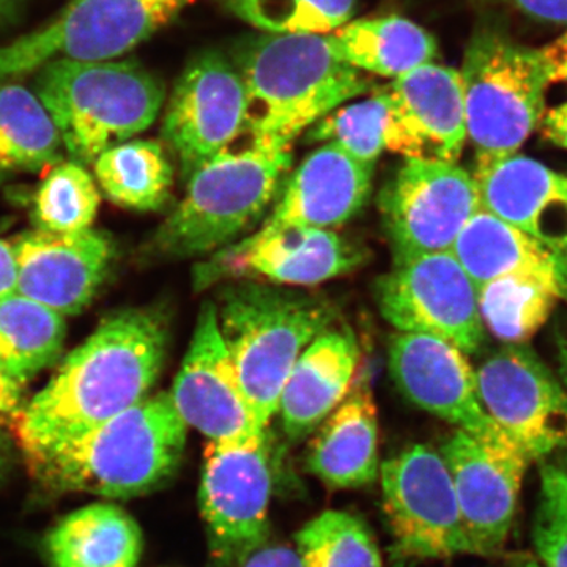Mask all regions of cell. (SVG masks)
I'll use <instances>...</instances> for the list:
<instances>
[{"instance_id": "cell-1", "label": "cell", "mask_w": 567, "mask_h": 567, "mask_svg": "<svg viewBox=\"0 0 567 567\" xmlns=\"http://www.w3.org/2000/svg\"><path fill=\"white\" fill-rule=\"evenodd\" d=\"M167 342L164 317L153 309L106 317L21 410L17 434L29 462L144 401L162 372Z\"/></svg>"}, {"instance_id": "cell-2", "label": "cell", "mask_w": 567, "mask_h": 567, "mask_svg": "<svg viewBox=\"0 0 567 567\" xmlns=\"http://www.w3.org/2000/svg\"><path fill=\"white\" fill-rule=\"evenodd\" d=\"M234 65L246 92L244 132L275 147H292L301 133L372 85L336 58L327 35L264 33L240 44Z\"/></svg>"}, {"instance_id": "cell-3", "label": "cell", "mask_w": 567, "mask_h": 567, "mask_svg": "<svg viewBox=\"0 0 567 567\" xmlns=\"http://www.w3.org/2000/svg\"><path fill=\"white\" fill-rule=\"evenodd\" d=\"M186 434L173 395L159 393L29 464L51 491L133 498L174 476Z\"/></svg>"}, {"instance_id": "cell-4", "label": "cell", "mask_w": 567, "mask_h": 567, "mask_svg": "<svg viewBox=\"0 0 567 567\" xmlns=\"http://www.w3.org/2000/svg\"><path fill=\"white\" fill-rule=\"evenodd\" d=\"M292 147H275L245 132L197 167L185 196L153 238L166 257L221 251L262 219L292 167Z\"/></svg>"}, {"instance_id": "cell-5", "label": "cell", "mask_w": 567, "mask_h": 567, "mask_svg": "<svg viewBox=\"0 0 567 567\" xmlns=\"http://www.w3.org/2000/svg\"><path fill=\"white\" fill-rule=\"evenodd\" d=\"M219 331L246 399L268 429L298 357L334 322L315 295L244 282L219 295Z\"/></svg>"}, {"instance_id": "cell-6", "label": "cell", "mask_w": 567, "mask_h": 567, "mask_svg": "<svg viewBox=\"0 0 567 567\" xmlns=\"http://www.w3.org/2000/svg\"><path fill=\"white\" fill-rule=\"evenodd\" d=\"M33 85L80 164H93L106 148L145 132L164 103L162 82L136 61L61 59L41 66Z\"/></svg>"}, {"instance_id": "cell-7", "label": "cell", "mask_w": 567, "mask_h": 567, "mask_svg": "<svg viewBox=\"0 0 567 567\" xmlns=\"http://www.w3.org/2000/svg\"><path fill=\"white\" fill-rule=\"evenodd\" d=\"M458 73L476 164L520 151L546 112L550 82L539 50L483 29L470 40Z\"/></svg>"}, {"instance_id": "cell-8", "label": "cell", "mask_w": 567, "mask_h": 567, "mask_svg": "<svg viewBox=\"0 0 567 567\" xmlns=\"http://www.w3.org/2000/svg\"><path fill=\"white\" fill-rule=\"evenodd\" d=\"M185 0H71L61 14L0 47V82L47 63L114 61L177 17Z\"/></svg>"}, {"instance_id": "cell-9", "label": "cell", "mask_w": 567, "mask_h": 567, "mask_svg": "<svg viewBox=\"0 0 567 567\" xmlns=\"http://www.w3.org/2000/svg\"><path fill=\"white\" fill-rule=\"evenodd\" d=\"M394 264L450 252L481 208L472 173L453 163L405 159L379 199Z\"/></svg>"}, {"instance_id": "cell-10", "label": "cell", "mask_w": 567, "mask_h": 567, "mask_svg": "<svg viewBox=\"0 0 567 567\" xmlns=\"http://www.w3.org/2000/svg\"><path fill=\"white\" fill-rule=\"evenodd\" d=\"M383 509L404 559L475 555L453 477L445 458L432 447L413 445L380 466Z\"/></svg>"}, {"instance_id": "cell-11", "label": "cell", "mask_w": 567, "mask_h": 567, "mask_svg": "<svg viewBox=\"0 0 567 567\" xmlns=\"http://www.w3.org/2000/svg\"><path fill=\"white\" fill-rule=\"evenodd\" d=\"M375 297L380 315L401 333L435 336L465 354L486 342L475 284L451 251L394 264L377 281Z\"/></svg>"}, {"instance_id": "cell-12", "label": "cell", "mask_w": 567, "mask_h": 567, "mask_svg": "<svg viewBox=\"0 0 567 567\" xmlns=\"http://www.w3.org/2000/svg\"><path fill=\"white\" fill-rule=\"evenodd\" d=\"M476 383L487 415L533 461L567 450V390L528 347L496 350Z\"/></svg>"}, {"instance_id": "cell-13", "label": "cell", "mask_w": 567, "mask_h": 567, "mask_svg": "<svg viewBox=\"0 0 567 567\" xmlns=\"http://www.w3.org/2000/svg\"><path fill=\"white\" fill-rule=\"evenodd\" d=\"M171 395L186 425L197 429L213 445H256L267 436V427L246 399L224 344L218 308L213 301H205L200 308Z\"/></svg>"}, {"instance_id": "cell-14", "label": "cell", "mask_w": 567, "mask_h": 567, "mask_svg": "<svg viewBox=\"0 0 567 567\" xmlns=\"http://www.w3.org/2000/svg\"><path fill=\"white\" fill-rule=\"evenodd\" d=\"M244 81L221 52L197 54L175 82L163 121V140L183 178L221 153L245 130Z\"/></svg>"}, {"instance_id": "cell-15", "label": "cell", "mask_w": 567, "mask_h": 567, "mask_svg": "<svg viewBox=\"0 0 567 567\" xmlns=\"http://www.w3.org/2000/svg\"><path fill=\"white\" fill-rule=\"evenodd\" d=\"M458 509L475 555L505 546L533 458L513 440H483L456 431L442 447Z\"/></svg>"}, {"instance_id": "cell-16", "label": "cell", "mask_w": 567, "mask_h": 567, "mask_svg": "<svg viewBox=\"0 0 567 567\" xmlns=\"http://www.w3.org/2000/svg\"><path fill=\"white\" fill-rule=\"evenodd\" d=\"M271 483L267 436L248 446L208 443L199 499L213 557L234 561L267 540Z\"/></svg>"}, {"instance_id": "cell-17", "label": "cell", "mask_w": 567, "mask_h": 567, "mask_svg": "<svg viewBox=\"0 0 567 567\" xmlns=\"http://www.w3.org/2000/svg\"><path fill=\"white\" fill-rule=\"evenodd\" d=\"M365 251L331 229L260 227L238 244L213 254L196 274L197 287L223 276H257L278 286H317L352 274Z\"/></svg>"}, {"instance_id": "cell-18", "label": "cell", "mask_w": 567, "mask_h": 567, "mask_svg": "<svg viewBox=\"0 0 567 567\" xmlns=\"http://www.w3.org/2000/svg\"><path fill=\"white\" fill-rule=\"evenodd\" d=\"M388 368L412 404L477 439L511 440L481 404L476 371L465 353L445 339L399 331L391 338Z\"/></svg>"}, {"instance_id": "cell-19", "label": "cell", "mask_w": 567, "mask_h": 567, "mask_svg": "<svg viewBox=\"0 0 567 567\" xmlns=\"http://www.w3.org/2000/svg\"><path fill=\"white\" fill-rule=\"evenodd\" d=\"M17 293L61 316L78 315L106 278L114 248L100 230L22 234L13 244Z\"/></svg>"}, {"instance_id": "cell-20", "label": "cell", "mask_w": 567, "mask_h": 567, "mask_svg": "<svg viewBox=\"0 0 567 567\" xmlns=\"http://www.w3.org/2000/svg\"><path fill=\"white\" fill-rule=\"evenodd\" d=\"M388 91L401 155L405 159L456 164L468 140L458 70L425 63L394 80Z\"/></svg>"}, {"instance_id": "cell-21", "label": "cell", "mask_w": 567, "mask_h": 567, "mask_svg": "<svg viewBox=\"0 0 567 567\" xmlns=\"http://www.w3.org/2000/svg\"><path fill=\"white\" fill-rule=\"evenodd\" d=\"M372 181L374 166L358 162L339 145L323 144L290 175L262 226L333 230L363 210Z\"/></svg>"}, {"instance_id": "cell-22", "label": "cell", "mask_w": 567, "mask_h": 567, "mask_svg": "<svg viewBox=\"0 0 567 567\" xmlns=\"http://www.w3.org/2000/svg\"><path fill=\"white\" fill-rule=\"evenodd\" d=\"M473 177L483 210L544 244L567 248L550 227L555 213L567 218V175L514 153L476 164Z\"/></svg>"}, {"instance_id": "cell-23", "label": "cell", "mask_w": 567, "mask_h": 567, "mask_svg": "<svg viewBox=\"0 0 567 567\" xmlns=\"http://www.w3.org/2000/svg\"><path fill=\"white\" fill-rule=\"evenodd\" d=\"M352 331L327 330L298 357L279 401L284 432L298 440L312 434L349 394L360 364Z\"/></svg>"}, {"instance_id": "cell-24", "label": "cell", "mask_w": 567, "mask_h": 567, "mask_svg": "<svg viewBox=\"0 0 567 567\" xmlns=\"http://www.w3.org/2000/svg\"><path fill=\"white\" fill-rule=\"evenodd\" d=\"M451 254L475 284L506 276L550 284L567 300V248L529 237L480 208L458 234Z\"/></svg>"}, {"instance_id": "cell-25", "label": "cell", "mask_w": 567, "mask_h": 567, "mask_svg": "<svg viewBox=\"0 0 567 567\" xmlns=\"http://www.w3.org/2000/svg\"><path fill=\"white\" fill-rule=\"evenodd\" d=\"M308 468L327 486H369L379 476V421L368 388H358L317 427Z\"/></svg>"}, {"instance_id": "cell-26", "label": "cell", "mask_w": 567, "mask_h": 567, "mask_svg": "<svg viewBox=\"0 0 567 567\" xmlns=\"http://www.w3.org/2000/svg\"><path fill=\"white\" fill-rule=\"evenodd\" d=\"M142 548L137 522L111 503L73 511L44 537L51 567H137Z\"/></svg>"}, {"instance_id": "cell-27", "label": "cell", "mask_w": 567, "mask_h": 567, "mask_svg": "<svg viewBox=\"0 0 567 567\" xmlns=\"http://www.w3.org/2000/svg\"><path fill=\"white\" fill-rule=\"evenodd\" d=\"M327 39L339 61L394 80L431 63L436 55L434 37L399 17L349 21Z\"/></svg>"}, {"instance_id": "cell-28", "label": "cell", "mask_w": 567, "mask_h": 567, "mask_svg": "<svg viewBox=\"0 0 567 567\" xmlns=\"http://www.w3.org/2000/svg\"><path fill=\"white\" fill-rule=\"evenodd\" d=\"M93 171L107 199L123 208L159 210L173 193L174 166L156 141L112 145L93 162Z\"/></svg>"}, {"instance_id": "cell-29", "label": "cell", "mask_w": 567, "mask_h": 567, "mask_svg": "<svg viewBox=\"0 0 567 567\" xmlns=\"http://www.w3.org/2000/svg\"><path fill=\"white\" fill-rule=\"evenodd\" d=\"M65 322L20 293L0 300V369L24 386L62 352Z\"/></svg>"}, {"instance_id": "cell-30", "label": "cell", "mask_w": 567, "mask_h": 567, "mask_svg": "<svg viewBox=\"0 0 567 567\" xmlns=\"http://www.w3.org/2000/svg\"><path fill=\"white\" fill-rule=\"evenodd\" d=\"M62 140L35 92L0 82V171H39L61 162Z\"/></svg>"}, {"instance_id": "cell-31", "label": "cell", "mask_w": 567, "mask_h": 567, "mask_svg": "<svg viewBox=\"0 0 567 567\" xmlns=\"http://www.w3.org/2000/svg\"><path fill=\"white\" fill-rule=\"evenodd\" d=\"M308 142L336 144L360 163L375 166L383 152L401 155L390 91L336 107L309 128Z\"/></svg>"}, {"instance_id": "cell-32", "label": "cell", "mask_w": 567, "mask_h": 567, "mask_svg": "<svg viewBox=\"0 0 567 567\" xmlns=\"http://www.w3.org/2000/svg\"><path fill=\"white\" fill-rule=\"evenodd\" d=\"M476 292L484 327L507 344L528 341L565 300L550 284L518 276L494 279Z\"/></svg>"}, {"instance_id": "cell-33", "label": "cell", "mask_w": 567, "mask_h": 567, "mask_svg": "<svg viewBox=\"0 0 567 567\" xmlns=\"http://www.w3.org/2000/svg\"><path fill=\"white\" fill-rule=\"evenodd\" d=\"M295 540L305 567H382L374 536L361 518L344 511H324Z\"/></svg>"}, {"instance_id": "cell-34", "label": "cell", "mask_w": 567, "mask_h": 567, "mask_svg": "<svg viewBox=\"0 0 567 567\" xmlns=\"http://www.w3.org/2000/svg\"><path fill=\"white\" fill-rule=\"evenodd\" d=\"M99 205V188L85 167L76 162L59 163L35 194L33 224L43 233H82L91 229Z\"/></svg>"}, {"instance_id": "cell-35", "label": "cell", "mask_w": 567, "mask_h": 567, "mask_svg": "<svg viewBox=\"0 0 567 567\" xmlns=\"http://www.w3.org/2000/svg\"><path fill=\"white\" fill-rule=\"evenodd\" d=\"M248 24L275 35H328L352 18L357 0H223Z\"/></svg>"}, {"instance_id": "cell-36", "label": "cell", "mask_w": 567, "mask_h": 567, "mask_svg": "<svg viewBox=\"0 0 567 567\" xmlns=\"http://www.w3.org/2000/svg\"><path fill=\"white\" fill-rule=\"evenodd\" d=\"M532 539L540 565L567 567V450L539 461Z\"/></svg>"}, {"instance_id": "cell-37", "label": "cell", "mask_w": 567, "mask_h": 567, "mask_svg": "<svg viewBox=\"0 0 567 567\" xmlns=\"http://www.w3.org/2000/svg\"><path fill=\"white\" fill-rule=\"evenodd\" d=\"M240 567H305L297 548L264 540L238 559Z\"/></svg>"}, {"instance_id": "cell-38", "label": "cell", "mask_w": 567, "mask_h": 567, "mask_svg": "<svg viewBox=\"0 0 567 567\" xmlns=\"http://www.w3.org/2000/svg\"><path fill=\"white\" fill-rule=\"evenodd\" d=\"M509 2L536 20L567 24V0H509Z\"/></svg>"}, {"instance_id": "cell-39", "label": "cell", "mask_w": 567, "mask_h": 567, "mask_svg": "<svg viewBox=\"0 0 567 567\" xmlns=\"http://www.w3.org/2000/svg\"><path fill=\"white\" fill-rule=\"evenodd\" d=\"M539 52L546 65L548 82H567V32Z\"/></svg>"}, {"instance_id": "cell-40", "label": "cell", "mask_w": 567, "mask_h": 567, "mask_svg": "<svg viewBox=\"0 0 567 567\" xmlns=\"http://www.w3.org/2000/svg\"><path fill=\"white\" fill-rule=\"evenodd\" d=\"M539 126L547 141L567 151V103L546 110Z\"/></svg>"}, {"instance_id": "cell-41", "label": "cell", "mask_w": 567, "mask_h": 567, "mask_svg": "<svg viewBox=\"0 0 567 567\" xmlns=\"http://www.w3.org/2000/svg\"><path fill=\"white\" fill-rule=\"evenodd\" d=\"M18 268L13 245L0 240V300L17 293Z\"/></svg>"}, {"instance_id": "cell-42", "label": "cell", "mask_w": 567, "mask_h": 567, "mask_svg": "<svg viewBox=\"0 0 567 567\" xmlns=\"http://www.w3.org/2000/svg\"><path fill=\"white\" fill-rule=\"evenodd\" d=\"M22 385L0 369V415L17 412L21 404Z\"/></svg>"}, {"instance_id": "cell-43", "label": "cell", "mask_w": 567, "mask_h": 567, "mask_svg": "<svg viewBox=\"0 0 567 567\" xmlns=\"http://www.w3.org/2000/svg\"><path fill=\"white\" fill-rule=\"evenodd\" d=\"M28 0H0V28L17 21Z\"/></svg>"}, {"instance_id": "cell-44", "label": "cell", "mask_w": 567, "mask_h": 567, "mask_svg": "<svg viewBox=\"0 0 567 567\" xmlns=\"http://www.w3.org/2000/svg\"><path fill=\"white\" fill-rule=\"evenodd\" d=\"M7 465V453L6 445H3L2 436H0V475H2L3 468Z\"/></svg>"}, {"instance_id": "cell-45", "label": "cell", "mask_w": 567, "mask_h": 567, "mask_svg": "<svg viewBox=\"0 0 567 567\" xmlns=\"http://www.w3.org/2000/svg\"><path fill=\"white\" fill-rule=\"evenodd\" d=\"M513 567H544L540 565L539 561H536V559H527V561L517 563V565H514Z\"/></svg>"}, {"instance_id": "cell-46", "label": "cell", "mask_w": 567, "mask_h": 567, "mask_svg": "<svg viewBox=\"0 0 567 567\" xmlns=\"http://www.w3.org/2000/svg\"><path fill=\"white\" fill-rule=\"evenodd\" d=\"M194 2H196V0H185L186 6H188V3H194Z\"/></svg>"}]
</instances>
